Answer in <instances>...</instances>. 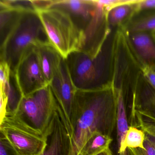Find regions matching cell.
<instances>
[{
	"label": "cell",
	"instance_id": "obj_1",
	"mask_svg": "<svg viewBox=\"0 0 155 155\" xmlns=\"http://www.w3.org/2000/svg\"><path fill=\"white\" fill-rule=\"evenodd\" d=\"M69 155H78L96 132L111 137L117 123V104L110 82L91 91L77 90L71 117Z\"/></svg>",
	"mask_w": 155,
	"mask_h": 155
},
{
	"label": "cell",
	"instance_id": "obj_20",
	"mask_svg": "<svg viewBox=\"0 0 155 155\" xmlns=\"http://www.w3.org/2000/svg\"><path fill=\"white\" fill-rule=\"evenodd\" d=\"M130 124L142 130L146 134L155 138V118L144 113L134 112L130 116Z\"/></svg>",
	"mask_w": 155,
	"mask_h": 155
},
{
	"label": "cell",
	"instance_id": "obj_21",
	"mask_svg": "<svg viewBox=\"0 0 155 155\" xmlns=\"http://www.w3.org/2000/svg\"><path fill=\"white\" fill-rule=\"evenodd\" d=\"M145 137L146 133L142 130L130 126L125 137V147L127 150L128 148L145 149Z\"/></svg>",
	"mask_w": 155,
	"mask_h": 155
},
{
	"label": "cell",
	"instance_id": "obj_28",
	"mask_svg": "<svg viewBox=\"0 0 155 155\" xmlns=\"http://www.w3.org/2000/svg\"><path fill=\"white\" fill-rule=\"evenodd\" d=\"M78 155H81V154H79Z\"/></svg>",
	"mask_w": 155,
	"mask_h": 155
},
{
	"label": "cell",
	"instance_id": "obj_18",
	"mask_svg": "<svg viewBox=\"0 0 155 155\" xmlns=\"http://www.w3.org/2000/svg\"><path fill=\"white\" fill-rule=\"evenodd\" d=\"M137 0L134 3L118 5L112 8L107 13V20L109 27H118L124 25L135 13Z\"/></svg>",
	"mask_w": 155,
	"mask_h": 155
},
{
	"label": "cell",
	"instance_id": "obj_5",
	"mask_svg": "<svg viewBox=\"0 0 155 155\" xmlns=\"http://www.w3.org/2000/svg\"><path fill=\"white\" fill-rule=\"evenodd\" d=\"M58 103L50 85L23 97L14 115L36 130L46 134Z\"/></svg>",
	"mask_w": 155,
	"mask_h": 155
},
{
	"label": "cell",
	"instance_id": "obj_8",
	"mask_svg": "<svg viewBox=\"0 0 155 155\" xmlns=\"http://www.w3.org/2000/svg\"><path fill=\"white\" fill-rule=\"evenodd\" d=\"M15 74L23 97L49 85L42 71L36 48L27 52L21 59Z\"/></svg>",
	"mask_w": 155,
	"mask_h": 155
},
{
	"label": "cell",
	"instance_id": "obj_14",
	"mask_svg": "<svg viewBox=\"0 0 155 155\" xmlns=\"http://www.w3.org/2000/svg\"><path fill=\"white\" fill-rule=\"evenodd\" d=\"M127 35L140 60L155 69V42L150 34L140 32Z\"/></svg>",
	"mask_w": 155,
	"mask_h": 155
},
{
	"label": "cell",
	"instance_id": "obj_6",
	"mask_svg": "<svg viewBox=\"0 0 155 155\" xmlns=\"http://www.w3.org/2000/svg\"><path fill=\"white\" fill-rule=\"evenodd\" d=\"M1 133L18 155H41L47 145V137L16 115L0 120Z\"/></svg>",
	"mask_w": 155,
	"mask_h": 155
},
{
	"label": "cell",
	"instance_id": "obj_22",
	"mask_svg": "<svg viewBox=\"0 0 155 155\" xmlns=\"http://www.w3.org/2000/svg\"><path fill=\"white\" fill-rule=\"evenodd\" d=\"M145 149L141 148L127 149L129 155H155V139L146 134Z\"/></svg>",
	"mask_w": 155,
	"mask_h": 155
},
{
	"label": "cell",
	"instance_id": "obj_4",
	"mask_svg": "<svg viewBox=\"0 0 155 155\" xmlns=\"http://www.w3.org/2000/svg\"><path fill=\"white\" fill-rule=\"evenodd\" d=\"M104 47L96 56L79 50L65 59L71 80L77 90L91 91L105 87L109 81Z\"/></svg>",
	"mask_w": 155,
	"mask_h": 155
},
{
	"label": "cell",
	"instance_id": "obj_2",
	"mask_svg": "<svg viewBox=\"0 0 155 155\" xmlns=\"http://www.w3.org/2000/svg\"><path fill=\"white\" fill-rule=\"evenodd\" d=\"M48 44H50L48 38L38 12H27L0 48L1 61L6 62L11 70L15 72L18 64L27 52Z\"/></svg>",
	"mask_w": 155,
	"mask_h": 155
},
{
	"label": "cell",
	"instance_id": "obj_17",
	"mask_svg": "<svg viewBox=\"0 0 155 155\" xmlns=\"http://www.w3.org/2000/svg\"><path fill=\"white\" fill-rule=\"evenodd\" d=\"M127 35L155 31V10L134 13L124 25L120 27Z\"/></svg>",
	"mask_w": 155,
	"mask_h": 155
},
{
	"label": "cell",
	"instance_id": "obj_16",
	"mask_svg": "<svg viewBox=\"0 0 155 155\" xmlns=\"http://www.w3.org/2000/svg\"><path fill=\"white\" fill-rule=\"evenodd\" d=\"M36 49L43 74L49 84L63 58L51 44L41 45Z\"/></svg>",
	"mask_w": 155,
	"mask_h": 155
},
{
	"label": "cell",
	"instance_id": "obj_23",
	"mask_svg": "<svg viewBox=\"0 0 155 155\" xmlns=\"http://www.w3.org/2000/svg\"><path fill=\"white\" fill-rule=\"evenodd\" d=\"M140 69L146 81L155 91V69L150 65L140 61Z\"/></svg>",
	"mask_w": 155,
	"mask_h": 155
},
{
	"label": "cell",
	"instance_id": "obj_27",
	"mask_svg": "<svg viewBox=\"0 0 155 155\" xmlns=\"http://www.w3.org/2000/svg\"><path fill=\"white\" fill-rule=\"evenodd\" d=\"M150 34L151 37H152V39H153V40H154V41H155V31H152V32L150 33Z\"/></svg>",
	"mask_w": 155,
	"mask_h": 155
},
{
	"label": "cell",
	"instance_id": "obj_13",
	"mask_svg": "<svg viewBox=\"0 0 155 155\" xmlns=\"http://www.w3.org/2000/svg\"><path fill=\"white\" fill-rule=\"evenodd\" d=\"M131 111L136 110L155 118V91L139 71L131 92Z\"/></svg>",
	"mask_w": 155,
	"mask_h": 155
},
{
	"label": "cell",
	"instance_id": "obj_24",
	"mask_svg": "<svg viewBox=\"0 0 155 155\" xmlns=\"http://www.w3.org/2000/svg\"><path fill=\"white\" fill-rule=\"evenodd\" d=\"M0 155H18L5 137L0 133Z\"/></svg>",
	"mask_w": 155,
	"mask_h": 155
},
{
	"label": "cell",
	"instance_id": "obj_3",
	"mask_svg": "<svg viewBox=\"0 0 155 155\" xmlns=\"http://www.w3.org/2000/svg\"><path fill=\"white\" fill-rule=\"evenodd\" d=\"M37 12L50 43L63 58L74 51L82 49L84 34L67 12L58 8H50Z\"/></svg>",
	"mask_w": 155,
	"mask_h": 155
},
{
	"label": "cell",
	"instance_id": "obj_11",
	"mask_svg": "<svg viewBox=\"0 0 155 155\" xmlns=\"http://www.w3.org/2000/svg\"><path fill=\"white\" fill-rule=\"evenodd\" d=\"M50 8L67 12L84 35L95 17L97 6L95 0H54Z\"/></svg>",
	"mask_w": 155,
	"mask_h": 155
},
{
	"label": "cell",
	"instance_id": "obj_12",
	"mask_svg": "<svg viewBox=\"0 0 155 155\" xmlns=\"http://www.w3.org/2000/svg\"><path fill=\"white\" fill-rule=\"evenodd\" d=\"M45 135L47 145L41 155H69L71 138L58 110Z\"/></svg>",
	"mask_w": 155,
	"mask_h": 155
},
{
	"label": "cell",
	"instance_id": "obj_29",
	"mask_svg": "<svg viewBox=\"0 0 155 155\" xmlns=\"http://www.w3.org/2000/svg\"></svg>",
	"mask_w": 155,
	"mask_h": 155
},
{
	"label": "cell",
	"instance_id": "obj_25",
	"mask_svg": "<svg viewBox=\"0 0 155 155\" xmlns=\"http://www.w3.org/2000/svg\"><path fill=\"white\" fill-rule=\"evenodd\" d=\"M152 10H155V0H138L136 4L135 13Z\"/></svg>",
	"mask_w": 155,
	"mask_h": 155
},
{
	"label": "cell",
	"instance_id": "obj_15",
	"mask_svg": "<svg viewBox=\"0 0 155 155\" xmlns=\"http://www.w3.org/2000/svg\"><path fill=\"white\" fill-rule=\"evenodd\" d=\"M28 11L8 6L0 2V48L15 29L23 14Z\"/></svg>",
	"mask_w": 155,
	"mask_h": 155
},
{
	"label": "cell",
	"instance_id": "obj_26",
	"mask_svg": "<svg viewBox=\"0 0 155 155\" xmlns=\"http://www.w3.org/2000/svg\"><path fill=\"white\" fill-rule=\"evenodd\" d=\"M98 155H114L112 151L110 148H108L107 150H105L103 152H101L100 154H98Z\"/></svg>",
	"mask_w": 155,
	"mask_h": 155
},
{
	"label": "cell",
	"instance_id": "obj_19",
	"mask_svg": "<svg viewBox=\"0 0 155 155\" xmlns=\"http://www.w3.org/2000/svg\"><path fill=\"white\" fill-rule=\"evenodd\" d=\"M112 141V137L96 132L87 140L79 154L98 155L109 148Z\"/></svg>",
	"mask_w": 155,
	"mask_h": 155
},
{
	"label": "cell",
	"instance_id": "obj_9",
	"mask_svg": "<svg viewBox=\"0 0 155 155\" xmlns=\"http://www.w3.org/2000/svg\"><path fill=\"white\" fill-rule=\"evenodd\" d=\"M1 107V113L6 116L15 114L23 97L17 81L15 72L11 70L6 64L0 65Z\"/></svg>",
	"mask_w": 155,
	"mask_h": 155
},
{
	"label": "cell",
	"instance_id": "obj_7",
	"mask_svg": "<svg viewBox=\"0 0 155 155\" xmlns=\"http://www.w3.org/2000/svg\"><path fill=\"white\" fill-rule=\"evenodd\" d=\"M49 85L58 102V111L71 138L72 107L77 89L71 80L65 59H62Z\"/></svg>",
	"mask_w": 155,
	"mask_h": 155
},
{
	"label": "cell",
	"instance_id": "obj_10",
	"mask_svg": "<svg viewBox=\"0 0 155 155\" xmlns=\"http://www.w3.org/2000/svg\"><path fill=\"white\" fill-rule=\"evenodd\" d=\"M116 98L117 104V139L118 154L127 155V150L125 146V140L129 125L127 117L126 94L129 85L123 78H113L110 81Z\"/></svg>",
	"mask_w": 155,
	"mask_h": 155
}]
</instances>
